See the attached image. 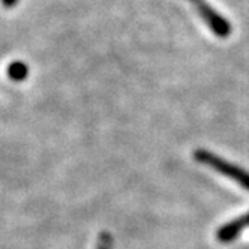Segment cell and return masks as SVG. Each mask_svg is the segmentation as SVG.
Masks as SVG:
<instances>
[{
  "instance_id": "6da1fadb",
  "label": "cell",
  "mask_w": 249,
  "mask_h": 249,
  "mask_svg": "<svg viewBox=\"0 0 249 249\" xmlns=\"http://www.w3.org/2000/svg\"><path fill=\"white\" fill-rule=\"evenodd\" d=\"M195 159L200 162V164H204L210 168H213L215 171H218L219 174L228 177V179L231 180H234L236 183H239L242 188L248 189L249 191V173L239 168L237 165L234 164H231L228 161H225V159L216 156V155H213L207 150H197L195 152Z\"/></svg>"
},
{
  "instance_id": "7a4b0ae2",
  "label": "cell",
  "mask_w": 249,
  "mask_h": 249,
  "mask_svg": "<svg viewBox=\"0 0 249 249\" xmlns=\"http://www.w3.org/2000/svg\"><path fill=\"white\" fill-rule=\"evenodd\" d=\"M195 11L198 12V15L204 20L206 26L216 35L218 38H228L231 33V24L228 20H225L224 17L213 9L206 0H189Z\"/></svg>"
},
{
  "instance_id": "3957f363",
  "label": "cell",
  "mask_w": 249,
  "mask_h": 249,
  "mask_svg": "<svg viewBox=\"0 0 249 249\" xmlns=\"http://www.w3.org/2000/svg\"><path fill=\"white\" fill-rule=\"evenodd\" d=\"M29 74V68L23 62H14L8 66V77L14 81H23Z\"/></svg>"
},
{
  "instance_id": "277c9868",
  "label": "cell",
  "mask_w": 249,
  "mask_h": 249,
  "mask_svg": "<svg viewBox=\"0 0 249 249\" xmlns=\"http://www.w3.org/2000/svg\"><path fill=\"white\" fill-rule=\"evenodd\" d=\"M113 246V240H111V236L108 233H102L98 239V246L96 249H111Z\"/></svg>"
},
{
  "instance_id": "5b68a950",
  "label": "cell",
  "mask_w": 249,
  "mask_h": 249,
  "mask_svg": "<svg viewBox=\"0 0 249 249\" xmlns=\"http://www.w3.org/2000/svg\"><path fill=\"white\" fill-rule=\"evenodd\" d=\"M17 2H18V0H2V3H3L5 8H12V6L17 5Z\"/></svg>"
}]
</instances>
